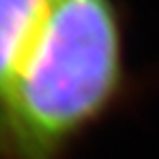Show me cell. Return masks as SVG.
Segmentation results:
<instances>
[{
  "mask_svg": "<svg viewBox=\"0 0 159 159\" xmlns=\"http://www.w3.org/2000/svg\"><path fill=\"white\" fill-rule=\"evenodd\" d=\"M122 85V35L112 0H50L0 120L15 159H56L114 101Z\"/></svg>",
  "mask_w": 159,
  "mask_h": 159,
  "instance_id": "1",
  "label": "cell"
},
{
  "mask_svg": "<svg viewBox=\"0 0 159 159\" xmlns=\"http://www.w3.org/2000/svg\"><path fill=\"white\" fill-rule=\"evenodd\" d=\"M50 0H0V120L21 60Z\"/></svg>",
  "mask_w": 159,
  "mask_h": 159,
  "instance_id": "2",
  "label": "cell"
}]
</instances>
